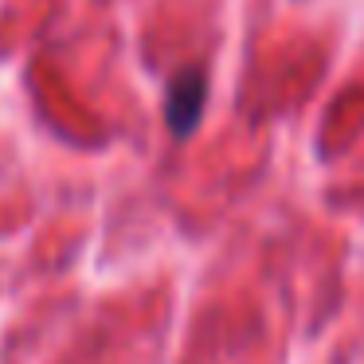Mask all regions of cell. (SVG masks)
<instances>
[{"label": "cell", "instance_id": "1", "mask_svg": "<svg viewBox=\"0 0 364 364\" xmlns=\"http://www.w3.org/2000/svg\"><path fill=\"white\" fill-rule=\"evenodd\" d=\"M204 102H208V79L196 71V67L181 71L173 82H168L165 118H168L173 137H188L192 129L200 126V118H204Z\"/></svg>", "mask_w": 364, "mask_h": 364}]
</instances>
